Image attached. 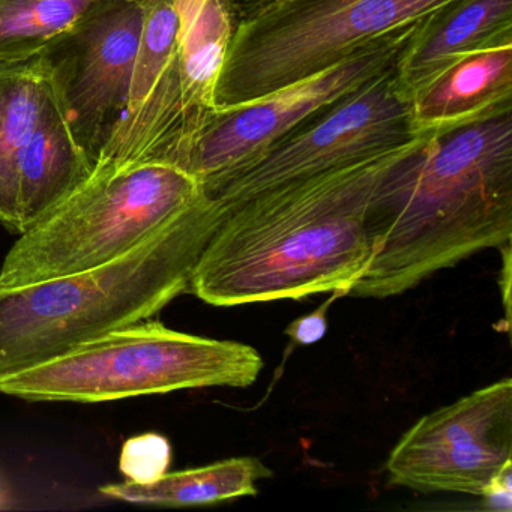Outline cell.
Returning <instances> with one entry per match:
<instances>
[{"label": "cell", "instance_id": "8", "mask_svg": "<svg viewBox=\"0 0 512 512\" xmlns=\"http://www.w3.org/2000/svg\"><path fill=\"white\" fill-rule=\"evenodd\" d=\"M92 172L40 58L0 67V223L28 232Z\"/></svg>", "mask_w": 512, "mask_h": 512}, {"label": "cell", "instance_id": "3", "mask_svg": "<svg viewBox=\"0 0 512 512\" xmlns=\"http://www.w3.org/2000/svg\"><path fill=\"white\" fill-rule=\"evenodd\" d=\"M224 214L203 196L124 256L76 274L0 286V377L152 319L188 292Z\"/></svg>", "mask_w": 512, "mask_h": 512}, {"label": "cell", "instance_id": "2", "mask_svg": "<svg viewBox=\"0 0 512 512\" xmlns=\"http://www.w3.org/2000/svg\"><path fill=\"white\" fill-rule=\"evenodd\" d=\"M374 254L349 295L385 299L512 236V106L425 134L377 185Z\"/></svg>", "mask_w": 512, "mask_h": 512}, {"label": "cell", "instance_id": "5", "mask_svg": "<svg viewBox=\"0 0 512 512\" xmlns=\"http://www.w3.org/2000/svg\"><path fill=\"white\" fill-rule=\"evenodd\" d=\"M202 196L193 176L167 164L92 172L79 190L14 242L0 266V286H25L106 265Z\"/></svg>", "mask_w": 512, "mask_h": 512}, {"label": "cell", "instance_id": "18", "mask_svg": "<svg viewBox=\"0 0 512 512\" xmlns=\"http://www.w3.org/2000/svg\"><path fill=\"white\" fill-rule=\"evenodd\" d=\"M488 509L511 512L512 509V461L506 464L485 487L481 494Z\"/></svg>", "mask_w": 512, "mask_h": 512}, {"label": "cell", "instance_id": "20", "mask_svg": "<svg viewBox=\"0 0 512 512\" xmlns=\"http://www.w3.org/2000/svg\"><path fill=\"white\" fill-rule=\"evenodd\" d=\"M7 502L8 499L7 496H5V491L0 490V509L5 508V506H7Z\"/></svg>", "mask_w": 512, "mask_h": 512}, {"label": "cell", "instance_id": "4", "mask_svg": "<svg viewBox=\"0 0 512 512\" xmlns=\"http://www.w3.org/2000/svg\"><path fill=\"white\" fill-rule=\"evenodd\" d=\"M262 368V356L248 344L148 319L0 377V392L29 401L104 403L209 386L248 388Z\"/></svg>", "mask_w": 512, "mask_h": 512}, {"label": "cell", "instance_id": "1", "mask_svg": "<svg viewBox=\"0 0 512 512\" xmlns=\"http://www.w3.org/2000/svg\"><path fill=\"white\" fill-rule=\"evenodd\" d=\"M421 139L224 212L194 266L188 292L214 307L349 295L376 254L367 227L371 197Z\"/></svg>", "mask_w": 512, "mask_h": 512}, {"label": "cell", "instance_id": "10", "mask_svg": "<svg viewBox=\"0 0 512 512\" xmlns=\"http://www.w3.org/2000/svg\"><path fill=\"white\" fill-rule=\"evenodd\" d=\"M422 19L383 35L322 73L251 103L218 110L200 131L182 170L202 191L211 187L326 107L394 70Z\"/></svg>", "mask_w": 512, "mask_h": 512}, {"label": "cell", "instance_id": "6", "mask_svg": "<svg viewBox=\"0 0 512 512\" xmlns=\"http://www.w3.org/2000/svg\"><path fill=\"white\" fill-rule=\"evenodd\" d=\"M445 2L278 0L239 22L215 88V107L242 106L322 73Z\"/></svg>", "mask_w": 512, "mask_h": 512}, {"label": "cell", "instance_id": "13", "mask_svg": "<svg viewBox=\"0 0 512 512\" xmlns=\"http://www.w3.org/2000/svg\"><path fill=\"white\" fill-rule=\"evenodd\" d=\"M511 106L512 46L472 53L410 97L418 134L470 124Z\"/></svg>", "mask_w": 512, "mask_h": 512}, {"label": "cell", "instance_id": "9", "mask_svg": "<svg viewBox=\"0 0 512 512\" xmlns=\"http://www.w3.org/2000/svg\"><path fill=\"white\" fill-rule=\"evenodd\" d=\"M145 5L146 0H92L38 56L68 128L94 169L127 109Z\"/></svg>", "mask_w": 512, "mask_h": 512}, {"label": "cell", "instance_id": "11", "mask_svg": "<svg viewBox=\"0 0 512 512\" xmlns=\"http://www.w3.org/2000/svg\"><path fill=\"white\" fill-rule=\"evenodd\" d=\"M512 461V380L419 419L386 461L389 482L419 493L481 496Z\"/></svg>", "mask_w": 512, "mask_h": 512}, {"label": "cell", "instance_id": "14", "mask_svg": "<svg viewBox=\"0 0 512 512\" xmlns=\"http://www.w3.org/2000/svg\"><path fill=\"white\" fill-rule=\"evenodd\" d=\"M272 472L254 457L229 458L208 466L166 473L157 481H128L103 485L100 493L128 503L158 506L211 505L256 496L257 481Z\"/></svg>", "mask_w": 512, "mask_h": 512}, {"label": "cell", "instance_id": "17", "mask_svg": "<svg viewBox=\"0 0 512 512\" xmlns=\"http://www.w3.org/2000/svg\"><path fill=\"white\" fill-rule=\"evenodd\" d=\"M338 298H341L340 293H332V298L323 302L313 313L305 314V316L293 320V322L284 329V334H286L293 343L299 344V346H311V344H316L317 341L325 337L326 331H328L326 314H328V308L331 307L335 299Z\"/></svg>", "mask_w": 512, "mask_h": 512}, {"label": "cell", "instance_id": "7", "mask_svg": "<svg viewBox=\"0 0 512 512\" xmlns=\"http://www.w3.org/2000/svg\"><path fill=\"white\" fill-rule=\"evenodd\" d=\"M416 133L410 97L394 70L371 80L203 190L224 212L283 185L410 145Z\"/></svg>", "mask_w": 512, "mask_h": 512}, {"label": "cell", "instance_id": "12", "mask_svg": "<svg viewBox=\"0 0 512 512\" xmlns=\"http://www.w3.org/2000/svg\"><path fill=\"white\" fill-rule=\"evenodd\" d=\"M512 46V0H448L419 23L394 68L404 94L472 53Z\"/></svg>", "mask_w": 512, "mask_h": 512}, {"label": "cell", "instance_id": "19", "mask_svg": "<svg viewBox=\"0 0 512 512\" xmlns=\"http://www.w3.org/2000/svg\"><path fill=\"white\" fill-rule=\"evenodd\" d=\"M277 2L278 0H232L239 22L257 16V14L262 13L266 8L272 7Z\"/></svg>", "mask_w": 512, "mask_h": 512}, {"label": "cell", "instance_id": "15", "mask_svg": "<svg viewBox=\"0 0 512 512\" xmlns=\"http://www.w3.org/2000/svg\"><path fill=\"white\" fill-rule=\"evenodd\" d=\"M92 0H0V67L38 58Z\"/></svg>", "mask_w": 512, "mask_h": 512}, {"label": "cell", "instance_id": "16", "mask_svg": "<svg viewBox=\"0 0 512 512\" xmlns=\"http://www.w3.org/2000/svg\"><path fill=\"white\" fill-rule=\"evenodd\" d=\"M172 461V446L157 433L131 437L122 446L119 469L128 481L149 484L166 475Z\"/></svg>", "mask_w": 512, "mask_h": 512}]
</instances>
